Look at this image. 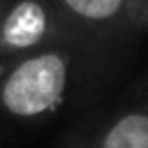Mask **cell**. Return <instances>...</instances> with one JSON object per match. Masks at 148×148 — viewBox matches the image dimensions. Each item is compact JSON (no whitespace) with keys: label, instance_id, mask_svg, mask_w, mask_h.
I'll return each instance as SVG.
<instances>
[{"label":"cell","instance_id":"4","mask_svg":"<svg viewBox=\"0 0 148 148\" xmlns=\"http://www.w3.org/2000/svg\"><path fill=\"white\" fill-rule=\"evenodd\" d=\"M60 148H148V92L99 123L72 132Z\"/></svg>","mask_w":148,"mask_h":148},{"label":"cell","instance_id":"3","mask_svg":"<svg viewBox=\"0 0 148 148\" xmlns=\"http://www.w3.org/2000/svg\"><path fill=\"white\" fill-rule=\"evenodd\" d=\"M74 39L92 51L132 30L130 0H51Z\"/></svg>","mask_w":148,"mask_h":148},{"label":"cell","instance_id":"2","mask_svg":"<svg viewBox=\"0 0 148 148\" xmlns=\"http://www.w3.org/2000/svg\"><path fill=\"white\" fill-rule=\"evenodd\" d=\"M56 44L79 42L51 0H9L0 21V69Z\"/></svg>","mask_w":148,"mask_h":148},{"label":"cell","instance_id":"6","mask_svg":"<svg viewBox=\"0 0 148 148\" xmlns=\"http://www.w3.org/2000/svg\"><path fill=\"white\" fill-rule=\"evenodd\" d=\"M7 5H9V0H0V21H2V14H5Z\"/></svg>","mask_w":148,"mask_h":148},{"label":"cell","instance_id":"1","mask_svg":"<svg viewBox=\"0 0 148 148\" xmlns=\"http://www.w3.org/2000/svg\"><path fill=\"white\" fill-rule=\"evenodd\" d=\"M86 53L79 44H56L0 69V113L16 123H44L60 113L81 88Z\"/></svg>","mask_w":148,"mask_h":148},{"label":"cell","instance_id":"5","mask_svg":"<svg viewBox=\"0 0 148 148\" xmlns=\"http://www.w3.org/2000/svg\"><path fill=\"white\" fill-rule=\"evenodd\" d=\"M130 12H132V25L136 30L148 28V0H130Z\"/></svg>","mask_w":148,"mask_h":148}]
</instances>
